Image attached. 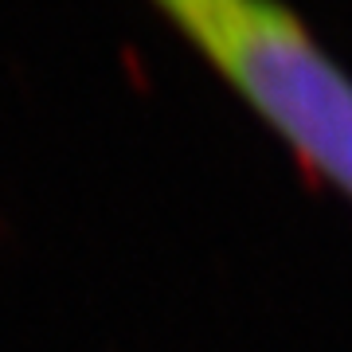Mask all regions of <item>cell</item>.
Returning a JSON list of instances; mask_svg holds the SVG:
<instances>
[{
    "label": "cell",
    "instance_id": "obj_1",
    "mask_svg": "<svg viewBox=\"0 0 352 352\" xmlns=\"http://www.w3.org/2000/svg\"><path fill=\"white\" fill-rule=\"evenodd\" d=\"M254 118L352 200V75L286 0H153Z\"/></svg>",
    "mask_w": 352,
    "mask_h": 352
}]
</instances>
